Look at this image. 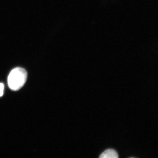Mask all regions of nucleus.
I'll return each mask as SVG.
<instances>
[{
    "instance_id": "f257e3e1",
    "label": "nucleus",
    "mask_w": 158,
    "mask_h": 158,
    "mask_svg": "<svg viewBox=\"0 0 158 158\" xmlns=\"http://www.w3.org/2000/svg\"><path fill=\"white\" fill-rule=\"evenodd\" d=\"M27 73L24 69L17 67L11 71L8 78L9 88L13 91H17L24 85L27 80Z\"/></svg>"
},
{
    "instance_id": "f03ea898",
    "label": "nucleus",
    "mask_w": 158,
    "mask_h": 158,
    "mask_svg": "<svg viewBox=\"0 0 158 158\" xmlns=\"http://www.w3.org/2000/svg\"><path fill=\"white\" fill-rule=\"evenodd\" d=\"M101 158H117L118 155L116 151L113 149L106 150L100 156Z\"/></svg>"
},
{
    "instance_id": "7ed1b4c3",
    "label": "nucleus",
    "mask_w": 158,
    "mask_h": 158,
    "mask_svg": "<svg viewBox=\"0 0 158 158\" xmlns=\"http://www.w3.org/2000/svg\"><path fill=\"white\" fill-rule=\"evenodd\" d=\"M4 85L3 83H0V97L3 96L4 94Z\"/></svg>"
}]
</instances>
